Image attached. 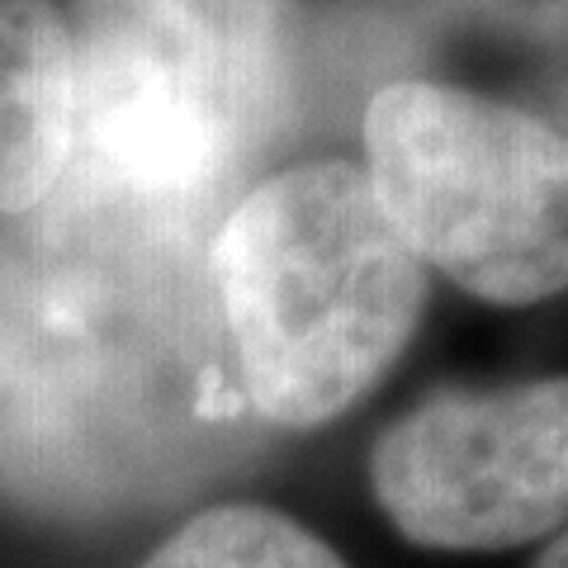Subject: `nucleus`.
<instances>
[{
  "label": "nucleus",
  "instance_id": "nucleus-7",
  "mask_svg": "<svg viewBox=\"0 0 568 568\" xmlns=\"http://www.w3.org/2000/svg\"><path fill=\"white\" fill-rule=\"evenodd\" d=\"M142 568H346V559L275 507L223 503L190 517Z\"/></svg>",
  "mask_w": 568,
  "mask_h": 568
},
{
  "label": "nucleus",
  "instance_id": "nucleus-1",
  "mask_svg": "<svg viewBox=\"0 0 568 568\" xmlns=\"http://www.w3.org/2000/svg\"><path fill=\"white\" fill-rule=\"evenodd\" d=\"M209 209L71 156L0 223V497L100 521L233 459L252 413L209 275Z\"/></svg>",
  "mask_w": 568,
  "mask_h": 568
},
{
  "label": "nucleus",
  "instance_id": "nucleus-3",
  "mask_svg": "<svg viewBox=\"0 0 568 568\" xmlns=\"http://www.w3.org/2000/svg\"><path fill=\"white\" fill-rule=\"evenodd\" d=\"M71 156L213 209L284 110L294 0H77Z\"/></svg>",
  "mask_w": 568,
  "mask_h": 568
},
{
  "label": "nucleus",
  "instance_id": "nucleus-8",
  "mask_svg": "<svg viewBox=\"0 0 568 568\" xmlns=\"http://www.w3.org/2000/svg\"><path fill=\"white\" fill-rule=\"evenodd\" d=\"M536 568H568V530H564V536L536 559Z\"/></svg>",
  "mask_w": 568,
  "mask_h": 568
},
{
  "label": "nucleus",
  "instance_id": "nucleus-2",
  "mask_svg": "<svg viewBox=\"0 0 568 568\" xmlns=\"http://www.w3.org/2000/svg\"><path fill=\"white\" fill-rule=\"evenodd\" d=\"M209 275L246 407L290 432L361 403L426 313V265L355 162L256 181L213 227Z\"/></svg>",
  "mask_w": 568,
  "mask_h": 568
},
{
  "label": "nucleus",
  "instance_id": "nucleus-4",
  "mask_svg": "<svg viewBox=\"0 0 568 568\" xmlns=\"http://www.w3.org/2000/svg\"><path fill=\"white\" fill-rule=\"evenodd\" d=\"M365 175L426 271L484 304L568 294V133L446 81H394L365 110Z\"/></svg>",
  "mask_w": 568,
  "mask_h": 568
},
{
  "label": "nucleus",
  "instance_id": "nucleus-5",
  "mask_svg": "<svg viewBox=\"0 0 568 568\" xmlns=\"http://www.w3.org/2000/svg\"><path fill=\"white\" fill-rule=\"evenodd\" d=\"M384 517L426 549H511L568 521V375L436 388L369 450Z\"/></svg>",
  "mask_w": 568,
  "mask_h": 568
},
{
  "label": "nucleus",
  "instance_id": "nucleus-6",
  "mask_svg": "<svg viewBox=\"0 0 568 568\" xmlns=\"http://www.w3.org/2000/svg\"><path fill=\"white\" fill-rule=\"evenodd\" d=\"M77 148V52L58 0H0V223L43 204Z\"/></svg>",
  "mask_w": 568,
  "mask_h": 568
}]
</instances>
